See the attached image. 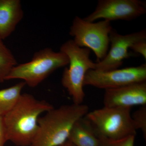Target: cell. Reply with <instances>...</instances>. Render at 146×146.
<instances>
[{"label":"cell","instance_id":"obj_3","mask_svg":"<svg viewBox=\"0 0 146 146\" xmlns=\"http://www.w3.org/2000/svg\"><path fill=\"white\" fill-rule=\"evenodd\" d=\"M60 51L65 53L69 60V67L63 71L61 83L72 97L73 103L82 104L85 97L83 87L85 75L89 70L95 69L96 63L90 58L91 50L79 47L70 39L62 45Z\"/></svg>","mask_w":146,"mask_h":146},{"label":"cell","instance_id":"obj_16","mask_svg":"<svg viewBox=\"0 0 146 146\" xmlns=\"http://www.w3.org/2000/svg\"><path fill=\"white\" fill-rule=\"evenodd\" d=\"M100 139L99 146H134L135 136H129L119 140L108 139L98 136Z\"/></svg>","mask_w":146,"mask_h":146},{"label":"cell","instance_id":"obj_15","mask_svg":"<svg viewBox=\"0 0 146 146\" xmlns=\"http://www.w3.org/2000/svg\"><path fill=\"white\" fill-rule=\"evenodd\" d=\"M133 125L136 130L140 129L146 138V105L141 107L135 111L131 116Z\"/></svg>","mask_w":146,"mask_h":146},{"label":"cell","instance_id":"obj_11","mask_svg":"<svg viewBox=\"0 0 146 146\" xmlns=\"http://www.w3.org/2000/svg\"><path fill=\"white\" fill-rule=\"evenodd\" d=\"M23 16L20 0H0V38L10 36Z\"/></svg>","mask_w":146,"mask_h":146},{"label":"cell","instance_id":"obj_9","mask_svg":"<svg viewBox=\"0 0 146 146\" xmlns=\"http://www.w3.org/2000/svg\"><path fill=\"white\" fill-rule=\"evenodd\" d=\"M145 39V29L123 35L112 29L109 34L110 49L103 59L95 63L94 70L104 72L118 69L125 59L130 57L128 50L131 46L136 42Z\"/></svg>","mask_w":146,"mask_h":146},{"label":"cell","instance_id":"obj_19","mask_svg":"<svg viewBox=\"0 0 146 146\" xmlns=\"http://www.w3.org/2000/svg\"><path fill=\"white\" fill-rule=\"evenodd\" d=\"M60 146H76L74 145V144L72 143L70 141H67L66 142H65L64 144L63 145H61Z\"/></svg>","mask_w":146,"mask_h":146},{"label":"cell","instance_id":"obj_1","mask_svg":"<svg viewBox=\"0 0 146 146\" xmlns=\"http://www.w3.org/2000/svg\"><path fill=\"white\" fill-rule=\"evenodd\" d=\"M54 108L46 101L22 94L15 106L3 116L8 141L17 146H30L38 130L39 116Z\"/></svg>","mask_w":146,"mask_h":146},{"label":"cell","instance_id":"obj_6","mask_svg":"<svg viewBox=\"0 0 146 146\" xmlns=\"http://www.w3.org/2000/svg\"><path fill=\"white\" fill-rule=\"evenodd\" d=\"M112 29L110 21L107 20L92 23L76 16L70 28V35L79 47L93 50L98 62L103 59L108 52L109 34Z\"/></svg>","mask_w":146,"mask_h":146},{"label":"cell","instance_id":"obj_13","mask_svg":"<svg viewBox=\"0 0 146 146\" xmlns=\"http://www.w3.org/2000/svg\"><path fill=\"white\" fill-rule=\"evenodd\" d=\"M26 85L24 81H21L9 88L0 90L1 116H5L15 106Z\"/></svg>","mask_w":146,"mask_h":146},{"label":"cell","instance_id":"obj_10","mask_svg":"<svg viewBox=\"0 0 146 146\" xmlns=\"http://www.w3.org/2000/svg\"><path fill=\"white\" fill-rule=\"evenodd\" d=\"M104 106L131 108L146 105V81L105 90Z\"/></svg>","mask_w":146,"mask_h":146},{"label":"cell","instance_id":"obj_8","mask_svg":"<svg viewBox=\"0 0 146 146\" xmlns=\"http://www.w3.org/2000/svg\"><path fill=\"white\" fill-rule=\"evenodd\" d=\"M146 13V2L140 0H99L94 12L83 19L92 23L101 18L131 21Z\"/></svg>","mask_w":146,"mask_h":146},{"label":"cell","instance_id":"obj_18","mask_svg":"<svg viewBox=\"0 0 146 146\" xmlns=\"http://www.w3.org/2000/svg\"><path fill=\"white\" fill-rule=\"evenodd\" d=\"M7 141L3 116L0 115V146H4L6 142Z\"/></svg>","mask_w":146,"mask_h":146},{"label":"cell","instance_id":"obj_4","mask_svg":"<svg viewBox=\"0 0 146 146\" xmlns=\"http://www.w3.org/2000/svg\"><path fill=\"white\" fill-rule=\"evenodd\" d=\"M69 63V58L64 53L55 52L50 48H46L35 52L30 61L13 67L5 80H22L26 85L33 88Z\"/></svg>","mask_w":146,"mask_h":146},{"label":"cell","instance_id":"obj_7","mask_svg":"<svg viewBox=\"0 0 146 146\" xmlns=\"http://www.w3.org/2000/svg\"><path fill=\"white\" fill-rule=\"evenodd\" d=\"M145 81L146 63L136 67L104 72L89 70L85 75L84 85H90L105 90Z\"/></svg>","mask_w":146,"mask_h":146},{"label":"cell","instance_id":"obj_12","mask_svg":"<svg viewBox=\"0 0 146 146\" xmlns=\"http://www.w3.org/2000/svg\"><path fill=\"white\" fill-rule=\"evenodd\" d=\"M68 141L76 146H99L100 143L96 130L85 116L75 123Z\"/></svg>","mask_w":146,"mask_h":146},{"label":"cell","instance_id":"obj_5","mask_svg":"<svg viewBox=\"0 0 146 146\" xmlns=\"http://www.w3.org/2000/svg\"><path fill=\"white\" fill-rule=\"evenodd\" d=\"M131 108L104 107L88 112L85 117L98 136L117 140L136 136Z\"/></svg>","mask_w":146,"mask_h":146},{"label":"cell","instance_id":"obj_2","mask_svg":"<svg viewBox=\"0 0 146 146\" xmlns=\"http://www.w3.org/2000/svg\"><path fill=\"white\" fill-rule=\"evenodd\" d=\"M89 112L86 105L73 103L53 108L38 120V128L30 146H60L68 140L76 122Z\"/></svg>","mask_w":146,"mask_h":146},{"label":"cell","instance_id":"obj_14","mask_svg":"<svg viewBox=\"0 0 146 146\" xmlns=\"http://www.w3.org/2000/svg\"><path fill=\"white\" fill-rule=\"evenodd\" d=\"M16 65L14 55L0 38V83L5 81L9 73Z\"/></svg>","mask_w":146,"mask_h":146},{"label":"cell","instance_id":"obj_17","mask_svg":"<svg viewBox=\"0 0 146 146\" xmlns=\"http://www.w3.org/2000/svg\"><path fill=\"white\" fill-rule=\"evenodd\" d=\"M136 53L141 54L146 59V39L138 41L133 44L130 48Z\"/></svg>","mask_w":146,"mask_h":146}]
</instances>
